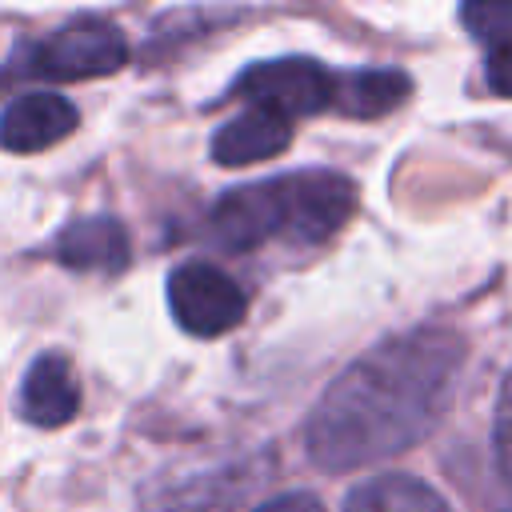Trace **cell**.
I'll use <instances>...</instances> for the list:
<instances>
[{"label":"cell","instance_id":"6da1fadb","mask_svg":"<svg viewBox=\"0 0 512 512\" xmlns=\"http://www.w3.org/2000/svg\"><path fill=\"white\" fill-rule=\"evenodd\" d=\"M464 344L448 328H416L348 364L308 416V456L352 472L412 448L452 400Z\"/></svg>","mask_w":512,"mask_h":512},{"label":"cell","instance_id":"7a4b0ae2","mask_svg":"<svg viewBox=\"0 0 512 512\" xmlns=\"http://www.w3.org/2000/svg\"><path fill=\"white\" fill-rule=\"evenodd\" d=\"M168 304L176 324L192 336H224L248 312L244 288L208 260H188L168 276Z\"/></svg>","mask_w":512,"mask_h":512},{"label":"cell","instance_id":"3957f363","mask_svg":"<svg viewBox=\"0 0 512 512\" xmlns=\"http://www.w3.org/2000/svg\"><path fill=\"white\" fill-rule=\"evenodd\" d=\"M124 56H128V44L116 24L80 16L32 48V72L48 80H88V76L116 72Z\"/></svg>","mask_w":512,"mask_h":512},{"label":"cell","instance_id":"277c9868","mask_svg":"<svg viewBox=\"0 0 512 512\" xmlns=\"http://www.w3.org/2000/svg\"><path fill=\"white\" fill-rule=\"evenodd\" d=\"M240 92L252 100V108L272 112L280 120L312 116L332 104L336 76L308 60V56H284V60H260L240 76Z\"/></svg>","mask_w":512,"mask_h":512},{"label":"cell","instance_id":"5b68a950","mask_svg":"<svg viewBox=\"0 0 512 512\" xmlns=\"http://www.w3.org/2000/svg\"><path fill=\"white\" fill-rule=\"evenodd\" d=\"M288 228L284 236L296 244H320L328 240L356 208V184L340 172H288L280 176Z\"/></svg>","mask_w":512,"mask_h":512},{"label":"cell","instance_id":"8992f818","mask_svg":"<svg viewBox=\"0 0 512 512\" xmlns=\"http://www.w3.org/2000/svg\"><path fill=\"white\" fill-rule=\"evenodd\" d=\"M284 228H288V208H284L280 176L228 188L212 204V232L224 248H256L272 236H284Z\"/></svg>","mask_w":512,"mask_h":512},{"label":"cell","instance_id":"52a82bcc","mask_svg":"<svg viewBox=\"0 0 512 512\" xmlns=\"http://www.w3.org/2000/svg\"><path fill=\"white\" fill-rule=\"evenodd\" d=\"M248 480L240 468H208L176 480H156L140 496V512H232Z\"/></svg>","mask_w":512,"mask_h":512},{"label":"cell","instance_id":"ba28073f","mask_svg":"<svg viewBox=\"0 0 512 512\" xmlns=\"http://www.w3.org/2000/svg\"><path fill=\"white\" fill-rule=\"evenodd\" d=\"M76 128L72 100L56 92H28L16 96L0 116V144L8 152H40L56 140H64Z\"/></svg>","mask_w":512,"mask_h":512},{"label":"cell","instance_id":"9c48e42d","mask_svg":"<svg viewBox=\"0 0 512 512\" xmlns=\"http://www.w3.org/2000/svg\"><path fill=\"white\" fill-rule=\"evenodd\" d=\"M76 408H80V384H76L68 360L56 352L36 356L20 384L24 420H32L36 428H60L76 416Z\"/></svg>","mask_w":512,"mask_h":512},{"label":"cell","instance_id":"30bf717a","mask_svg":"<svg viewBox=\"0 0 512 512\" xmlns=\"http://www.w3.org/2000/svg\"><path fill=\"white\" fill-rule=\"evenodd\" d=\"M292 140V128L288 120L272 116V112H244L236 120H228L216 140H212V156L216 164L224 168H240V164H256V160H268V156H280Z\"/></svg>","mask_w":512,"mask_h":512},{"label":"cell","instance_id":"8fae6325","mask_svg":"<svg viewBox=\"0 0 512 512\" xmlns=\"http://www.w3.org/2000/svg\"><path fill=\"white\" fill-rule=\"evenodd\" d=\"M56 256L80 272H112V268H124L128 260V236L112 216L72 220L56 236Z\"/></svg>","mask_w":512,"mask_h":512},{"label":"cell","instance_id":"7c38bea8","mask_svg":"<svg viewBox=\"0 0 512 512\" xmlns=\"http://www.w3.org/2000/svg\"><path fill=\"white\" fill-rule=\"evenodd\" d=\"M404 96H408V76H404V72H396V68H360V72L336 76L332 104H336L344 116L368 120V116L392 112Z\"/></svg>","mask_w":512,"mask_h":512},{"label":"cell","instance_id":"4fadbf2b","mask_svg":"<svg viewBox=\"0 0 512 512\" xmlns=\"http://www.w3.org/2000/svg\"><path fill=\"white\" fill-rule=\"evenodd\" d=\"M344 512H448V504L412 476H376L348 492Z\"/></svg>","mask_w":512,"mask_h":512},{"label":"cell","instance_id":"5bb4252c","mask_svg":"<svg viewBox=\"0 0 512 512\" xmlns=\"http://www.w3.org/2000/svg\"><path fill=\"white\" fill-rule=\"evenodd\" d=\"M460 20L476 40L500 44L512 36V0H472L460 8Z\"/></svg>","mask_w":512,"mask_h":512},{"label":"cell","instance_id":"9a60e30c","mask_svg":"<svg viewBox=\"0 0 512 512\" xmlns=\"http://www.w3.org/2000/svg\"><path fill=\"white\" fill-rule=\"evenodd\" d=\"M492 440H496V460L504 480L512 484V372L500 384V400H496V424H492Z\"/></svg>","mask_w":512,"mask_h":512},{"label":"cell","instance_id":"2e32d148","mask_svg":"<svg viewBox=\"0 0 512 512\" xmlns=\"http://www.w3.org/2000/svg\"><path fill=\"white\" fill-rule=\"evenodd\" d=\"M488 84L496 96H512V36L492 44L488 52Z\"/></svg>","mask_w":512,"mask_h":512},{"label":"cell","instance_id":"e0dca14e","mask_svg":"<svg viewBox=\"0 0 512 512\" xmlns=\"http://www.w3.org/2000/svg\"><path fill=\"white\" fill-rule=\"evenodd\" d=\"M256 512H324V504L308 492H284V496H272L264 500Z\"/></svg>","mask_w":512,"mask_h":512}]
</instances>
